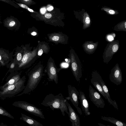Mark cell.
<instances>
[{"label": "cell", "instance_id": "obj_1", "mask_svg": "<svg viewBox=\"0 0 126 126\" xmlns=\"http://www.w3.org/2000/svg\"><path fill=\"white\" fill-rule=\"evenodd\" d=\"M66 100L61 93L56 95L50 94L46 96L41 104L45 106L49 107L53 110L55 109L60 110L63 115L64 116L65 112L68 115L69 114L65 103Z\"/></svg>", "mask_w": 126, "mask_h": 126}, {"label": "cell", "instance_id": "obj_2", "mask_svg": "<svg viewBox=\"0 0 126 126\" xmlns=\"http://www.w3.org/2000/svg\"><path fill=\"white\" fill-rule=\"evenodd\" d=\"M43 69V65L39 64L32 69L28 73L27 83L23 92L17 96L29 93L36 88L42 77Z\"/></svg>", "mask_w": 126, "mask_h": 126}, {"label": "cell", "instance_id": "obj_3", "mask_svg": "<svg viewBox=\"0 0 126 126\" xmlns=\"http://www.w3.org/2000/svg\"><path fill=\"white\" fill-rule=\"evenodd\" d=\"M26 78L22 77L16 83L0 90V98L3 100L11 97L20 93L25 89Z\"/></svg>", "mask_w": 126, "mask_h": 126}, {"label": "cell", "instance_id": "obj_4", "mask_svg": "<svg viewBox=\"0 0 126 126\" xmlns=\"http://www.w3.org/2000/svg\"><path fill=\"white\" fill-rule=\"evenodd\" d=\"M12 105L21 108L42 119H45L44 116L41 109L27 102L22 101H16L13 103Z\"/></svg>", "mask_w": 126, "mask_h": 126}, {"label": "cell", "instance_id": "obj_5", "mask_svg": "<svg viewBox=\"0 0 126 126\" xmlns=\"http://www.w3.org/2000/svg\"><path fill=\"white\" fill-rule=\"evenodd\" d=\"M60 70L58 68L53 59L50 57L47 62L46 71L48 76L49 81H54L56 84L58 83V73Z\"/></svg>", "mask_w": 126, "mask_h": 126}, {"label": "cell", "instance_id": "obj_6", "mask_svg": "<svg viewBox=\"0 0 126 126\" xmlns=\"http://www.w3.org/2000/svg\"><path fill=\"white\" fill-rule=\"evenodd\" d=\"M70 52L71 70L77 81H79L82 76L81 67L78 63L77 57L73 50L71 49Z\"/></svg>", "mask_w": 126, "mask_h": 126}, {"label": "cell", "instance_id": "obj_7", "mask_svg": "<svg viewBox=\"0 0 126 126\" xmlns=\"http://www.w3.org/2000/svg\"><path fill=\"white\" fill-rule=\"evenodd\" d=\"M37 51V47L32 51L26 50L23 56L19 67L25 68L29 66L36 58Z\"/></svg>", "mask_w": 126, "mask_h": 126}, {"label": "cell", "instance_id": "obj_8", "mask_svg": "<svg viewBox=\"0 0 126 126\" xmlns=\"http://www.w3.org/2000/svg\"><path fill=\"white\" fill-rule=\"evenodd\" d=\"M67 88L68 96L65 97L66 99L67 100H70L76 108L80 115H81L82 112L81 109L78 107L79 92L74 86L70 85H68Z\"/></svg>", "mask_w": 126, "mask_h": 126}, {"label": "cell", "instance_id": "obj_9", "mask_svg": "<svg viewBox=\"0 0 126 126\" xmlns=\"http://www.w3.org/2000/svg\"><path fill=\"white\" fill-rule=\"evenodd\" d=\"M89 97L91 100L98 108H104L105 102L98 93L91 85L89 87Z\"/></svg>", "mask_w": 126, "mask_h": 126}, {"label": "cell", "instance_id": "obj_10", "mask_svg": "<svg viewBox=\"0 0 126 126\" xmlns=\"http://www.w3.org/2000/svg\"><path fill=\"white\" fill-rule=\"evenodd\" d=\"M47 35L49 41L56 45L59 43L66 44L67 43L68 37L62 32H54L48 34Z\"/></svg>", "mask_w": 126, "mask_h": 126}, {"label": "cell", "instance_id": "obj_11", "mask_svg": "<svg viewBox=\"0 0 126 126\" xmlns=\"http://www.w3.org/2000/svg\"><path fill=\"white\" fill-rule=\"evenodd\" d=\"M94 75L98 81L101 85L106 96L107 100L108 102L115 108L118 110V106L115 100H112L111 99L108 88L101 77L97 74Z\"/></svg>", "mask_w": 126, "mask_h": 126}, {"label": "cell", "instance_id": "obj_12", "mask_svg": "<svg viewBox=\"0 0 126 126\" xmlns=\"http://www.w3.org/2000/svg\"><path fill=\"white\" fill-rule=\"evenodd\" d=\"M110 81L116 85H120L122 83L123 79L121 72L118 67L113 69L109 76Z\"/></svg>", "mask_w": 126, "mask_h": 126}, {"label": "cell", "instance_id": "obj_13", "mask_svg": "<svg viewBox=\"0 0 126 126\" xmlns=\"http://www.w3.org/2000/svg\"><path fill=\"white\" fill-rule=\"evenodd\" d=\"M65 103L69 110V114L68 115L69 120L71 123L72 126H80V118L78 115L72 108L68 102L67 100L66 101Z\"/></svg>", "mask_w": 126, "mask_h": 126}, {"label": "cell", "instance_id": "obj_14", "mask_svg": "<svg viewBox=\"0 0 126 126\" xmlns=\"http://www.w3.org/2000/svg\"><path fill=\"white\" fill-rule=\"evenodd\" d=\"M79 98L81 106L83 112L86 116H88L91 114L89 111V104L85 94L82 92L80 91Z\"/></svg>", "mask_w": 126, "mask_h": 126}, {"label": "cell", "instance_id": "obj_15", "mask_svg": "<svg viewBox=\"0 0 126 126\" xmlns=\"http://www.w3.org/2000/svg\"><path fill=\"white\" fill-rule=\"evenodd\" d=\"M4 26L9 28H14L18 27L20 25L19 22L16 17L11 16L7 17L3 20Z\"/></svg>", "mask_w": 126, "mask_h": 126}, {"label": "cell", "instance_id": "obj_16", "mask_svg": "<svg viewBox=\"0 0 126 126\" xmlns=\"http://www.w3.org/2000/svg\"><path fill=\"white\" fill-rule=\"evenodd\" d=\"M20 74L15 73L10 75L6 80V82L3 85L1 86L0 89L7 87L9 85L15 83L21 78Z\"/></svg>", "mask_w": 126, "mask_h": 126}, {"label": "cell", "instance_id": "obj_17", "mask_svg": "<svg viewBox=\"0 0 126 126\" xmlns=\"http://www.w3.org/2000/svg\"><path fill=\"white\" fill-rule=\"evenodd\" d=\"M21 116L20 119L22 120L30 126H43V125L39 122L31 117L24 114L21 113Z\"/></svg>", "mask_w": 126, "mask_h": 126}, {"label": "cell", "instance_id": "obj_18", "mask_svg": "<svg viewBox=\"0 0 126 126\" xmlns=\"http://www.w3.org/2000/svg\"><path fill=\"white\" fill-rule=\"evenodd\" d=\"M38 43L37 46V55L38 56H41L44 53L47 54L50 48L47 43L45 42H41Z\"/></svg>", "mask_w": 126, "mask_h": 126}, {"label": "cell", "instance_id": "obj_19", "mask_svg": "<svg viewBox=\"0 0 126 126\" xmlns=\"http://www.w3.org/2000/svg\"><path fill=\"white\" fill-rule=\"evenodd\" d=\"M91 82L95 88L107 100L106 96L102 88L94 75H92V78L91 79Z\"/></svg>", "mask_w": 126, "mask_h": 126}, {"label": "cell", "instance_id": "obj_20", "mask_svg": "<svg viewBox=\"0 0 126 126\" xmlns=\"http://www.w3.org/2000/svg\"><path fill=\"white\" fill-rule=\"evenodd\" d=\"M101 119L118 126H126V123L112 117L102 116Z\"/></svg>", "mask_w": 126, "mask_h": 126}, {"label": "cell", "instance_id": "obj_21", "mask_svg": "<svg viewBox=\"0 0 126 126\" xmlns=\"http://www.w3.org/2000/svg\"><path fill=\"white\" fill-rule=\"evenodd\" d=\"M83 17L84 27H88L90 24V19L89 15L86 12L84 13Z\"/></svg>", "mask_w": 126, "mask_h": 126}, {"label": "cell", "instance_id": "obj_22", "mask_svg": "<svg viewBox=\"0 0 126 126\" xmlns=\"http://www.w3.org/2000/svg\"><path fill=\"white\" fill-rule=\"evenodd\" d=\"M0 115L7 117L11 118L14 119V117L4 108L0 106Z\"/></svg>", "mask_w": 126, "mask_h": 126}, {"label": "cell", "instance_id": "obj_23", "mask_svg": "<svg viewBox=\"0 0 126 126\" xmlns=\"http://www.w3.org/2000/svg\"><path fill=\"white\" fill-rule=\"evenodd\" d=\"M101 10L106 11L107 14L110 15H116L119 13L117 11L107 7H103L102 8Z\"/></svg>", "mask_w": 126, "mask_h": 126}, {"label": "cell", "instance_id": "obj_24", "mask_svg": "<svg viewBox=\"0 0 126 126\" xmlns=\"http://www.w3.org/2000/svg\"><path fill=\"white\" fill-rule=\"evenodd\" d=\"M12 1L14 2V3L17 4V5H19L20 7L25 9H26L28 10L29 11L32 12H34V11L32 9L29 8L27 5H26L22 3H17L16 2H15L14 0H12Z\"/></svg>", "mask_w": 126, "mask_h": 126}, {"label": "cell", "instance_id": "obj_25", "mask_svg": "<svg viewBox=\"0 0 126 126\" xmlns=\"http://www.w3.org/2000/svg\"><path fill=\"white\" fill-rule=\"evenodd\" d=\"M0 1L9 4L16 8H18L20 7L19 5L14 3L11 0H0Z\"/></svg>", "mask_w": 126, "mask_h": 126}, {"label": "cell", "instance_id": "obj_26", "mask_svg": "<svg viewBox=\"0 0 126 126\" xmlns=\"http://www.w3.org/2000/svg\"><path fill=\"white\" fill-rule=\"evenodd\" d=\"M87 49L89 50H93L95 48L94 45L92 44H89L86 47Z\"/></svg>", "mask_w": 126, "mask_h": 126}, {"label": "cell", "instance_id": "obj_27", "mask_svg": "<svg viewBox=\"0 0 126 126\" xmlns=\"http://www.w3.org/2000/svg\"><path fill=\"white\" fill-rule=\"evenodd\" d=\"M118 46L117 44L114 45L112 47V50L114 53L116 52L118 49Z\"/></svg>", "mask_w": 126, "mask_h": 126}, {"label": "cell", "instance_id": "obj_28", "mask_svg": "<svg viewBox=\"0 0 126 126\" xmlns=\"http://www.w3.org/2000/svg\"><path fill=\"white\" fill-rule=\"evenodd\" d=\"M22 58V54L21 53H19L17 54L16 56V59L18 61H21Z\"/></svg>", "mask_w": 126, "mask_h": 126}, {"label": "cell", "instance_id": "obj_29", "mask_svg": "<svg viewBox=\"0 0 126 126\" xmlns=\"http://www.w3.org/2000/svg\"><path fill=\"white\" fill-rule=\"evenodd\" d=\"M52 16L51 14L49 13H47L45 15V17L47 18H50Z\"/></svg>", "mask_w": 126, "mask_h": 126}, {"label": "cell", "instance_id": "obj_30", "mask_svg": "<svg viewBox=\"0 0 126 126\" xmlns=\"http://www.w3.org/2000/svg\"><path fill=\"white\" fill-rule=\"evenodd\" d=\"M46 11V9L44 8H42L40 9L41 13L42 14H44Z\"/></svg>", "mask_w": 126, "mask_h": 126}, {"label": "cell", "instance_id": "obj_31", "mask_svg": "<svg viewBox=\"0 0 126 126\" xmlns=\"http://www.w3.org/2000/svg\"><path fill=\"white\" fill-rule=\"evenodd\" d=\"M53 9V8L52 6H50L47 8V10L49 11H51Z\"/></svg>", "mask_w": 126, "mask_h": 126}, {"label": "cell", "instance_id": "obj_32", "mask_svg": "<svg viewBox=\"0 0 126 126\" xmlns=\"http://www.w3.org/2000/svg\"><path fill=\"white\" fill-rule=\"evenodd\" d=\"M37 34V32L34 31L32 32L31 33V35L33 36H35Z\"/></svg>", "mask_w": 126, "mask_h": 126}, {"label": "cell", "instance_id": "obj_33", "mask_svg": "<svg viewBox=\"0 0 126 126\" xmlns=\"http://www.w3.org/2000/svg\"><path fill=\"white\" fill-rule=\"evenodd\" d=\"M108 39L109 40L111 41L113 39V38L112 36H109L108 37Z\"/></svg>", "mask_w": 126, "mask_h": 126}, {"label": "cell", "instance_id": "obj_34", "mask_svg": "<svg viewBox=\"0 0 126 126\" xmlns=\"http://www.w3.org/2000/svg\"><path fill=\"white\" fill-rule=\"evenodd\" d=\"M98 125L99 126H110L109 125H103V124H101V123H98Z\"/></svg>", "mask_w": 126, "mask_h": 126}, {"label": "cell", "instance_id": "obj_35", "mask_svg": "<svg viewBox=\"0 0 126 126\" xmlns=\"http://www.w3.org/2000/svg\"><path fill=\"white\" fill-rule=\"evenodd\" d=\"M15 66L14 64L13 63H12L11 65L10 68H13Z\"/></svg>", "mask_w": 126, "mask_h": 126}, {"label": "cell", "instance_id": "obj_36", "mask_svg": "<svg viewBox=\"0 0 126 126\" xmlns=\"http://www.w3.org/2000/svg\"><path fill=\"white\" fill-rule=\"evenodd\" d=\"M0 20H1L0 17V24L2 23V22H1V21H0Z\"/></svg>", "mask_w": 126, "mask_h": 126}, {"label": "cell", "instance_id": "obj_37", "mask_svg": "<svg viewBox=\"0 0 126 126\" xmlns=\"http://www.w3.org/2000/svg\"><path fill=\"white\" fill-rule=\"evenodd\" d=\"M1 86L0 85V90L1 88Z\"/></svg>", "mask_w": 126, "mask_h": 126}]
</instances>
